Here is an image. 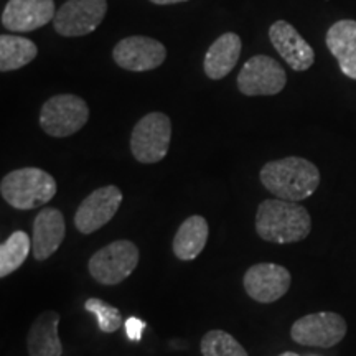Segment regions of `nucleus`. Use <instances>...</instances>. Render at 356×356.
<instances>
[{
    "mask_svg": "<svg viewBox=\"0 0 356 356\" xmlns=\"http://www.w3.org/2000/svg\"><path fill=\"white\" fill-rule=\"evenodd\" d=\"M256 231L261 239L274 244L304 241L312 231V218L305 207L287 200H264L256 211Z\"/></svg>",
    "mask_w": 356,
    "mask_h": 356,
    "instance_id": "f257e3e1",
    "label": "nucleus"
},
{
    "mask_svg": "<svg viewBox=\"0 0 356 356\" xmlns=\"http://www.w3.org/2000/svg\"><path fill=\"white\" fill-rule=\"evenodd\" d=\"M261 184L280 200L299 203L310 198L320 185V170L302 157H286L267 162L261 168Z\"/></svg>",
    "mask_w": 356,
    "mask_h": 356,
    "instance_id": "f03ea898",
    "label": "nucleus"
},
{
    "mask_svg": "<svg viewBox=\"0 0 356 356\" xmlns=\"http://www.w3.org/2000/svg\"><path fill=\"white\" fill-rule=\"evenodd\" d=\"M0 193L12 208L29 211L51 202L56 195V181L42 168L25 167L2 178Z\"/></svg>",
    "mask_w": 356,
    "mask_h": 356,
    "instance_id": "7ed1b4c3",
    "label": "nucleus"
},
{
    "mask_svg": "<svg viewBox=\"0 0 356 356\" xmlns=\"http://www.w3.org/2000/svg\"><path fill=\"white\" fill-rule=\"evenodd\" d=\"M139 259L140 252L136 243L118 239L96 251L88 262V269L96 282L102 286H118L136 270Z\"/></svg>",
    "mask_w": 356,
    "mask_h": 356,
    "instance_id": "20e7f679",
    "label": "nucleus"
},
{
    "mask_svg": "<svg viewBox=\"0 0 356 356\" xmlns=\"http://www.w3.org/2000/svg\"><path fill=\"white\" fill-rule=\"evenodd\" d=\"M170 139V118L163 113H150L132 129L131 152L137 162L157 163L168 154Z\"/></svg>",
    "mask_w": 356,
    "mask_h": 356,
    "instance_id": "39448f33",
    "label": "nucleus"
},
{
    "mask_svg": "<svg viewBox=\"0 0 356 356\" xmlns=\"http://www.w3.org/2000/svg\"><path fill=\"white\" fill-rule=\"evenodd\" d=\"M89 108L86 101L76 95L53 96L43 104L40 113V127L48 136L70 137L86 126Z\"/></svg>",
    "mask_w": 356,
    "mask_h": 356,
    "instance_id": "423d86ee",
    "label": "nucleus"
},
{
    "mask_svg": "<svg viewBox=\"0 0 356 356\" xmlns=\"http://www.w3.org/2000/svg\"><path fill=\"white\" fill-rule=\"evenodd\" d=\"M348 325L340 314L318 312L300 317L291 328V337L296 343L317 348H332L346 335Z\"/></svg>",
    "mask_w": 356,
    "mask_h": 356,
    "instance_id": "0eeeda50",
    "label": "nucleus"
},
{
    "mask_svg": "<svg viewBox=\"0 0 356 356\" xmlns=\"http://www.w3.org/2000/svg\"><path fill=\"white\" fill-rule=\"evenodd\" d=\"M287 84L282 65L267 55H256L244 63L238 74V89L244 96H274Z\"/></svg>",
    "mask_w": 356,
    "mask_h": 356,
    "instance_id": "6e6552de",
    "label": "nucleus"
},
{
    "mask_svg": "<svg viewBox=\"0 0 356 356\" xmlns=\"http://www.w3.org/2000/svg\"><path fill=\"white\" fill-rule=\"evenodd\" d=\"M106 12V0H66L56 10L53 26L61 37H84L102 24Z\"/></svg>",
    "mask_w": 356,
    "mask_h": 356,
    "instance_id": "1a4fd4ad",
    "label": "nucleus"
},
{
    "mask_svg": "<svg viewBox=\"0 0 356 356\" xmlns=\"http://www.w3.org/2000/svg\"><path fill=\"white\" fill-rule=\"evenodd\" d=\"M292 284V275L284 266L259 262L251 266L243 277L244 291L257 304H274L286 296Z\"/></svg>",
    "mask_w": 356,
    "mask_h": 356,
    "instance_id": "9d476101",
    "label": "nucleus"
},
{
    "mask_svg": "<svg viewBox=\"0 0 356 356\" xmlns=\"http://www.w3.org/2000/svg\"><path fill=\"white\" fill-rule=\"evenodd\" d=\"M122 203V191L115 185H106L83 200L74 213V226L81 234H92L108 225Z\"/></svg>",
    "mask_w": 356,
    "mask_h": 356,
    "instance_id": "9b49d317",
    "label": "nucleus"
},
{
    "mask_svg": "<svg viewBox=\"0 0 356 356\" xmlns=\"http://www.w3.org/2000/svg\"><path fill=\"white\" fill-rule=\"evenodd\" d=\"M115 65L127 71H150L159 68L165 61L167 50L159 40L149 37H127L119 42L113 50Z\"/></svg>",
    "mask_w": 356,
    "mask_h": 356,
    "instance_id": "f8f14e48",
    "label": "nucleus"
},
{
    "mask_svg": "<svg viewBox=\"0 0 356 356\" xmlns=\"http://www.w3.org/2000/svg\"><path fill=\"white\" fill-rule=\"evenodd\" d=\"M55 0H8L2 12V25L10 32L26 33L55 20Z\"/></svg>",
    "mask_w": 356,
    "mask_h": 356,
    "instance_id": "ddd939ff",
    "label": "nucleus"
},
{
    "mask_svg": "<svg viewBox=\"0 0 356 356\" xmlns=\"http://www.w3.org/2000/svg\"><path fill=\"white\" fill-rule=\"evenodd\" d=\"M269 38L275 51L293 71H307L314 65L315 51L289 22H274L269 29Z\"/></svg>",
    "mask_w": 356,
    "mask_h": 356,
    "instance_id": "4468645a",
    "label": "nucleus"
},
{
    "mask_svg": "<svg viewBox=\"0 0 356 356\" xmlns=\"http://www.w3.org/2000/svg\"><path fill=\"white\" fill-rule=\"evenodd\" d=\"M66 234L63 213L56 208H44L35 216L32 231L33 259L42 262L60 249Z\"/></svg>",
    "mask_w": 356,
    "mask_h": 356,
    "instance_id": "2eb2a0df",
    "label": "nucleus"
},
{
    "mask_svg": "<svg viewBox=\"0 0 356 356\" xmlns=\"http://www.w3.org/2000/svg\"><path fill=\"white\" fill-rule=\"evenodd\" d=\"M60 314L55 310H47L40 314L32 323L26 337V348L30 356H61L63 345L60 335Z\"/></svg>",
    "mask_w": 356,
    "mask_h": 356,
    "instance_id": "dca6fc26",
    "label": "nucleus"
},
{
    "mask_svg": "<svg viewBox=\"0 0 356 356\" xmlns=\"http://www.w3.org/2000/svg\"><path fill=\"white\" fill-rule=\"evenodd\" d=\"M243 42L239 35L233 32L222 33L220 38H216L208 48L204 55V74L210 79H222L233 71L241 56Z\"/></svg>",
    "mask_w": 356,
    "mask_h": 356,
    "instance_id": "f3484780",
    "label": "nucleus"
},
{
    "mask_svg": "<svg viewBox=\"0 0 356 356\" xmlns=\"http://www.w3.org/2000/svg\"><path fill=\"white\" fill-rule=\"evenodd\" d=\"M328 50L337 58L341 73L351 79H356V22L340 20L328 29L327 37Z\"/></svg>",
    "mask_w": 356,
    "mask_h": 356,
    "instance_id": "a211bd4d",
    "label": "nucleus"
},
{
    "mask_svg": "<svg viewBox=\"0 0 356 356\" xmlns=\"http://www.w3.org/2000/svg\"><path fill=\"white\" fill-rule=\"evenodd\" d=\"M208 221L193 215L181 222L173 238V254L180 261H193L202 254L208 241Z\"/></svg>",
    "mask_w": 356,
    "mask_h": 356,
    "instance_id": "6ab92c4d",
    "label": "nucleus"
},
{
    "mask_svg": "<svg viewBox=\"0 0 356 356\" xmlns=\"http://www.w3.org/2000/svg\"><path fill=\"white\" fill-rule=\"evenodd\" d=\"M38 48L32 40L2 35L0 37V70L2 73L15 71L26 66L37 58Z\"/></svg>",
    "mask_w": 356,
    "mask_h": 356,
    "instance_id": "aec40b11",
    "label": "nucleus"
},
{
    "mask_svg": "<svg viewBox=\"0 0 356 356\" xmlns=\"http://www.w3.org/2000/svg\"><path fill=\"white\" fill-rule=\"evenodd\" d=\"M32 252V238L25 231H13L0 246V277H7L20 266Z\"/></svg>",
    "mask_w": 356,
    "mask_h": 356,
    "instance_id": "412c9836",
    "label": "nucleus"
},
{
    "mask_svg": "<svg viewBox=\"0 0 356 356\" xmlns=\"http://www.w3.org/2000/svg\"><path fill=\"white\" fill-rule=\"evenodd\" d=\"M200 350L203 356H249L244 346L233 335L222 330L204 333Z\"/></svg>",
    "mask_w": 356,
    "mask_h": 356,
    "instance_id": "4be33fe9",
    "label": "nucleus"
},
{
    "mask_svg": "<svg viewBox=\"0 0 356 356\" xmlns=\"http://www.w3.org/2000/svg\"><path fill=\"white\" fill-rule=\"evenodd\" d=\"M84 309H86V312H89V314L95 315L101 332L114 333L124 325L122 315L121 312H119V309L109 305L108 302L96 299V297H91V299L84 302Z\"/></svg>",
    "mask_w": 356,
    "mask_h": 356,
    "instance_id": "5701e85b",
    "label": "nucleus"
},
{
    "mask_svg": "<svg viewBox=\"0 0 356 356\" xmlns=\"http://www.w3.org/2000/svg\"><path fill=\"white\" fill-rule=\"evenodd\" d=\"M124 328H126V335L131 341H140L142 333L147 328V323L139 317H129L126 322H124Z\"/></svg>",
    "mask_w": 356,
    "mask_h": 356,
    "instance_id": "b1692460",
    "label": "nucleus"
},
{
    "mask_svg": "<svg viewBox=\"0 0 356 356\" xmlns=\"http://www.w3.org/2000/svg\"><path fill=\"white\" fill-rule=\"evenodd\" d=\"M152 3H157V6H172V3L178 2H186V0H150Z\"/></svg>",
    "mask_w": 356,
    "mask_h": 356,
    "instance_id": "393cba45",
    "label": "nucleus"
},
{
    "mask_svg": "<svg viewBox=\"0 0 356 356\" xmlns=\"http://www.w3.org/2000/svg\"><path fill=\"white\" fill-rule=\"evenodd\" d=\"M279 356H300V355L293 353V351H284V353H280Z\"/></svg>",
    "mask_w": 356,
    "mask_h": 356,
    "instance_id": "a878e982",
    "label": "nucleus"
}]
</instances>
